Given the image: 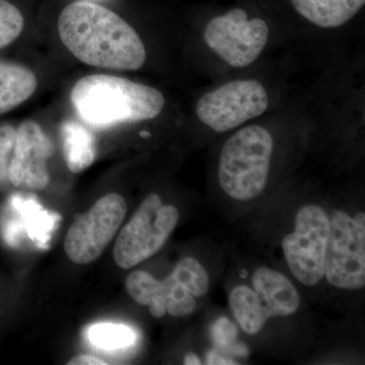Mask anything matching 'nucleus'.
I'll return each mask as SVG.
<instances>
[{
    "label": "nucleus",
    "mask_w": 365,
    "mask_h": 365,
    "mask_svg": "<svg viewBox=\"0 0 365 365\" xmlns=\"http://www.w3.org/2000/svg\"><path fill=\"white\" fill-rule=\"evenodd\" d=\"M88 336L93 345L106 350L129 347L135 340V334L130 328L117 324H98L91 329Z\"/></svg>",
    "instance_id": "nucleus-18"
},
{
    "label": "nucleus",
    "mask_w": 365,
    "mask_h": 365,
    "mask_svg": "<svg viewBox=\"0 0 365 365\" xmlns=\"http://www.w3.org/2000/svg\"><path fill=\"white\" fill-rule=\"evenodd\" d=\"M184 364L186 365H200L201 360L199 359V357L197 356L194 353H188V354L185 356Z\"/></svg>",
    "instance_id": "nucleus-25"
},
{
    "label": "nucleus",
    "mask_w": 365,
    "mask_h": 365,
    "mask_svg": "<svg viewBox=\"0 0 365 365\" xmlns=\"http://www.w3.org/2000/svg\"><path fill=\"white\" fill-rule=\"evenodd\" d=\"M267 91L254 79L235 81L206 93L196 112L200 121L216 132H227L267 110Z\"/></svg>",
    "instance_id": "nucleus-9"
},
{
    "label": "nucleus",
    "mask_w": 365,
    "mask_h": 365,
    "mask_svg": "<svg viewBox=\"0 0 365 365\" xmlns=\"http://www.w3.org/2000/svg\"><path fill=\"white\" fill-rule=\"evenodd\" d=\"M213 342L217 346L218 350H232L237 337V327L227 318L216 319L211 329Z\"/></svg>",
    "instance_id": "nucleus-22"
},
{
    "label": "nucleus",
    "mask_w": 365,
    "mask_h": 365,
    "mask_svg": "<svg viewBox=\"0 0 365 365\" xmlns=\"http://www.w3.org/2000/svg\"><path fill=\"white\" fill-rule=\"evenodd\" d=\"M68 365H106L107 362L91 354H81L67 362Z\"/></svg>",
    "instance_id": "nucleus-23"
},
{
    "label": "nucleus",
    "mask_w": 365,
    "mask_h": 365,
    "mask_svg": "<svg viewBox=\"0 0 365 365\" xmlns=\"http://www.w3.org/2000/svg\"><path fill=\"white\" fill-rule=\"evenodd\" d=\"M273 138L259 125L245 127L223 145L218 167L220 187L228 196L250 201L260 196L267 185Z\"/></svg>",
    "instance_id": "nucleus-3"
},
{
    "label": "nucleus",
    "mask_w": 365,
    "mask_h": 365,
    "mask_svg": "<svg viewBox=\"0 0 365 365\" xmlns=\"http://www.w3.org/2000/svg\"><path fill=\"white\" fill-rule=\"evenodd\" d=\"M64 158L72 173L83 172L96 158L95 139L85 127L74 121H67L61 127Z\"/></svg>",
    "instance_id": "nucleus-14"
},
{
    "label": "nucleus",
    "mask_w": 365,
    "mask_h": 365,
    "mask_svg": "<svg viewBox=\"0 0 365 365\" xmlns=\"http://www.w3.org/2000/svg\"><path fill=\"white\" fill-rule=\"evenodd\" d=\"M172 274L194 297H202L207 294V271L196 259L185 258L178 264Z\"/></svg>",
    "instance_id": "nucleus-19"
},
{
    "label": "nucleus",
    "mask_w": 365,
    "mask_h": 365,
    "mask_svg": "<svg viewBox=\"0 0 365 365\" xmlns=\"http://www.w3.org/2000/svg\"><path fill=\"white\" fill-rule=\"evenodd\" d=\"M37 86V76L30 68L0 60V115L25 103Z\"/></svg>",
    "instance_id": "nucleus-13"
},
{
    "label": "nucleus",
    "mask_w": 365,
    "mask_h": 365,
    "mask_svg": "<svg viewBox=\"0 0 365 365\" xmlns=\"http://www.w3.org/2000/svg\"><path fill=\"white\" fill-rule=\"evenodd\" d=\"M126 212V201L119 194L98 199L67 232L64 251L69 260L86 265L100 258L123 223Z\"/></svg>",
    "instance_id": "nucleus-7"
},
{
    "label": "nucleus",
    "mask_w": 365,
    "mask_h": 365,
    "mask_svg": "<svg viewBox=\"0 0 365 365\" xmlns=\"http://www.w3.org/2000/svg\"><path fill=\"white\" fill-rule=\"evenodd\" d=\"M140 136L148 137V136H150V133H148V132H146V131H143L140 133Z\"/></svg>",
    "instance_id": "nucleus-26"
},
{
    "label": "nucleus",
    "mask_w": 365,
    "mask_h": 365,
    "mask_svg": "<svg viewBox=\"0 0 365 365\" xmlns=\"http://www.w3.org/2000/svg\"><path fill=\"white\" fill-rule=\"evenodd\" d=\"M269 28L261 19L249 20L242 9L212 19L205 28L208 47L232 67H247L258 59L267 44Z\"/></svg>",
    "instance_id": "nucleus-8"
},
{
    "label": "nucleus",
    "mask_w": 365,
    "mask_h": 365,
    "mask_svg": "<svg viewBox=\"0 0 365 365\" xmlns=\"http://www.w3.org/2000/svg\"><path fill=\"white\" fill-rule=\"evenodd\" d=\"M295 11L321 28H337L354 18L365 0H292Z\"/></svg>",
    "instance_id": "nucleus-12"
},
{
    "label": "nucleus",
    "mask_w": 365,
    "mask_h": 365,
    "mask_svg": "<svg viewBox=\"0 0 365 365\" xmlns=\"http://www.w3.org/2000/svg\"><path fill=\"white\" fill-rule=\"evenodd\" d=\"M329 232L330 220L323 208L306 205L295 216L294 232L283 237L288 267L302 284L314 287L325 277Z\"/></svg>",
    "instance_id": "nucleus-6"
},
{
    "label": "nucleus",
    "mask_w": 365,
    "mask_h": 365,
    "mask_svg": "<svg viewBox=\"0 0 365 365\" xmlns=\"http://www.w3.org/2000/svg\"><path fill=\"white\" fill-rule=\"evenodd\" d=\"M228 302L235 319L249 335H256L267 323L269 318L265 309L252 288L246 285L234 288Z\"/></svg>",
    "instance_id": "nucleus-15"
},
{
    "label": "nucleus",
    "mask_w": 365,
    "mask_h": 365,
    "mask_svg": "<svg viewBox=\"0 0 365 365\" xmlns=\"http://www.w3.org/2000/svg\"><path fill=\"white\" fill-rule=\"evenodd\" d=\"M179 218L178 209L165 205L158 194L146 196L118 235L113 250L117 265L127 270L157 254L174 232Z\"/></svg>",
    "instance_id": "nucleus-4"
},
{
    "label": "nucleus",
    "mask_w": 365,
    "mask_h": 365,
    "mask_svg": "<svg viewBox=\"0 0 365 365\" xmlns=\"http://www.w3.org/2000/svg\"><path fill=\"white\" fill-rule=\"evenodd\" d=\"M25 19L20 9L7 0H0V49L20 37Z\"/></svg>",
    "instance_id": "nucleus-20"
},
{
    "label": "nucleus",
    "mask_w": 365,
    "mask_h": 365,
    "mask_svg": "<svg viewBox=\"0 0 365 365\" xmlns=\"http://www.w3.org/2000/svg\"><path fill=\"white\" fill-rule=\"evenodd\" d=\"M160 302L165 307L167 313L181 318L193 313L196 309V300L176 278L170 274L160 281Z\"/></svg>",
    "instance_id": "nucleus-17"
},
{
    "label": "nucleus",
    "mask_w": 365,
    "mask_h": 365,
    "mask_svg": "<svg viewBox=\"0 0 365 365\" xmlns=\"http://www.w3.org/2000/svg\"><path fill=\"white\" fill-rule=\"evenodd\" d=\"M208 364H237L235 362H232V360L223 357L222 353L217 351V350H213L208 353L207 356Z\"/></svg>",
    "instance_id": "nucleus-24"
},
{
    "label": "nucleus",
    "mask_w": 365,
    "mask_h": 365,
    "mask_svg": "<svg viewBox=\"0 0 365 365\" xmlns=\"http://www.w3.org/2000/svg\"><path fill=\"white\" fill-rule=\"evenodd\" d=\"M16 129L11 125L0 126V191L11 186L9 180V167L13 155Z\"/></svg>",
    "instance_id": "nucleus-21"
},
{
    "label": "nucleus",
    "mask_w": 365,
    "mask_h": 365,
    "mask_svg": "<svg viewBox=\"0 0 365 365\" xmlns=\"http://www.w3.org/2000/svg\"><path fill=\"white\" fill-rule=\"evenodd\" d=\"M252 283L269 319L292 316L299 311V292L283 274L260 267L255 271Z\"/></svg>",
    "instance_id": "nucleus-11"
},
{
    "label": "nucleus",
    "mask_w": 365,
    "mask_h": 365,
    "mask_svg": "<svg viewBox=\"0 0 365 365\" xmlns=\"http://www.w3.org/2000/svg\"><path fill=\"white\" fill-rule=\"evenodd\" d=\"M58 33L71 54L88 66L138 71L145 63V47L136 31L111 9L95 2L67 6L59 16Z\"/></svg>",
    "instance_id": "nucleus-1"
},
{
    "label": "nucleus",
    "mask_w": 365,
    "mask_h": 365,
    "mask_svg": "<svg viewBox=\"0 0 365 365\" xmlns=\"http://www.w3.org/2000/svg\"><path fill=\"white\" fill-rule=\"evenodd\" d=\"M53 153L49 137L37 122L26 120L16 128L13 155L9 167L11 187L43 191L50 182L48 160Z\"/></svg>",
    "instance_id": "nucleus-10"
},
{
    "label": "nucleus",
    "mask_w": 365,
    "mask_h": 365,
    "mask_svg": "<svg viewBox=\"0 0 365 365\" xmlns=\"http://www.w3.org/2000/svg\"><path fill=\"white\" fill-rule=\"evenodd\" d=\"M127 292L131 299L140 306L150 307L151 316L160 319L167 314L165 307L158 300L160 280L145 271H135L127 277L125 282Z\"/></svg>",
    "instance_id": "nucleus-16"
},
{
    "label": "nucleus",
    "mask_w": 365,
    "mask_h": 365,
    "mask_svg": "<svg viewBox=\"0 0 365 365\" xmlns=\"http://www.w3.org/2000/svg\"><path fill=\"white\" fill-rule=\"evenodd\" d=\"M325 276L340 289H361L365 285V215L354 218L335 211L327 242Z\"/></svg>",
    "instance_id": "nucleus-5"
},
{
    "label": "nucleus",
    "mask_w": 365,
    "mask_h": 365,
    "mask_svg": "<svg viewBox=\"0 0 365 365\" xmlns=\"http://www.w3.org/2000/svg\"><path fill=\"white\" fill-rule=\"evenodd\" d=\"M71 101L78 117L95 128L153 119L165 107L162 91L110 74L79 79Z\"/></svg>",
    "instance_id": "nucleus-2"
}]
</instances>
